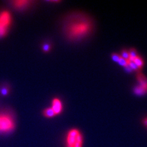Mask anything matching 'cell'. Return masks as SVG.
<instances>
[{
	"mask_svg": "<svg viewBox=\"0 0 147 147\" xmlns=\"http://www.w3.org/2000/svg\"><path fill=\"white\" fill-rule=\"evenodd\" d=\"M43 115L47 118H53L56 116L51 107H49L43 111Z\"/></svg>",
	"mask_w": 147,
	"mask_h": 147,
	"instance_id": "10",
	"label": "cell"
},
{
	"mask_svg": "<svg viewBox=\"0 0 147 147\" xmlns=\"http://www.w3.org/2000/svg\"><path fill=\"white\" fill-rule=\"evenodd\" d=\"M121 57L125 59H126V61H129L130 59V56H129V51L126 50H123L121 53Z\"/></svg>",
	"mask_w": 147,
	"mask_h": 147,
	"instance_id": "12",
	"label": "cell"
},
{
	"mask_svg": "<svg viewBox=\"0 0 147 147\" xmlns=\"http://www.w3.org/2000/svg\"><path fill=\"white\" fill-rule=\"evenodd\" d=\"M133 61L136 64L137 66L138 67L140 70L143 68V67L144 65V60L143 59V58L141 56L138 55L134 59V60Z\"/></svg>",
	"mask_w": 147,
	"mask_h": 147,
	"instance_id": "8",
	"label": "cell"
},
{
	"mask_svg": "<svg viewBox=\"0 0 147 147\" xmlns=\"http://www.w3.org/2000/svg\"><path fill=\"white\" fill-rule=\"evenodd\" d=\"M128 65L131 68L133 71H139L140 69L137 66L136 64L135 63L134 61H128Z\"/></svg>",
	"mask_w": 147,
	"mask_h": 147,
	"instance_id": "13",
	"label": "cell"
},
{
	"mask_svg": "<svg viewBox=\"0 0 147 147\" xmlns=\"http://www.w3.org/2000/svg\"><path fill=\"white\" fill-rule=\"evenodd\" d=\"M134 92L135 94L138 96L143 95L146 94L147 93V92L146 90H144L139 85L135 87V88L134 89Z\"/></svg>",
	"mask_w": 147,
	"mask_h": 147,
	"instance_id": "9",
	"label": "cell"
},
{
	"mask_svg": "<svg viewBox=\"0 0 147 147\" xmlns=\"http://www.w3.org/2000/svg\"><path fill=\"white\" fill-rule=\"evenodd\" d=\"M14 128L15 121L11 115L5 113H0V132H10Z\"/></svg>",
	"mask_w": 147,
	"mask_h": 147,
	"instance_id": "3",
	"label": "cell"
},
{
	"mask_svg": "<svg viewBox=\"0 0 147 147\" xmlns=\"http://www.w3.org/2000/svg\"><path fill=\"white\" fill-rule=\"evenodd\" d=\"M50 45H49V44H45V45L43 46V50H44L45 51H46V52L49 51L50 50Z\"/></svg>",
	"mask_w": 147,
	"mask_h": 147,
	"instance_id": "16",
	"label": "cell"
},
{
	"mask_svg": "<svg viewBox=\"0 0 147 147\" xmlns=\"http://www.w3.org/2000/svg\"><path fill=\"white\" fill-rule=\"evenodd\" d=\"M143 124L144 126H146L147 129V117L143 119Z\"/></svg>",
	"mask_w": 147,
	"mask_h": 147,
	"instance_id": "19",
	"label": "cell"
},
{
	"mask_svg": "<svg viewBox=\"0 0 147 147\" xmlns=\"http://www.w3.org/2000/svg\"><path fill=\"white\" fill-rule=\"evenodd\" d=\"M129 56H130L129 61H133L134 60V59L138 56L136 50L134 48L130 49L129 51Z\"/></svg>",
	"mask_w": 147,
	"mask_h": 147,
	"instance_id": "11",
	"label": "cell"
},
{
	"mask_svg": "<svg viewBox=\"0 0 147 147\" xmlns=\"http://www.w3.org/2000/svg\"><path fill=\"white\" fill-rule=\"evenodd\" d=\"M121 55H118V54H117V53H113V54L112 55V56H111L112 59L114 62H116V63H118V61H119V59L121 58Z\"/></svg>",
	"mask_w": 147,
	"mask_h": 147,
	"instance_id": "15",
	"label": "cell"
},
{
	"mask_svg": "<svg viewBox=\"0 0 147 147\" xmlns=\"http://www.w3.org/2000/svg\"><path fill=\"white\" fill-rule=\"evenodd\" d=\"M28 1H15L13 2V5L17 9H23L29 5Z\"/></svg>",
	"mask_w": 147,
	"mask_h": 147,
	"instance_id": "7",
	"label": "cell"
},
{
	"mask_svg": "<svg viewBox=\"0 0 147 147\" xmlns=\"http://www.w3.org/2000/svg\"><path fill=\"white\" fill-rule=\"evenodd\" d=\"M55 115H59L63 111V104L62 101L58 98L53 99L52 102V106L51 107Z\"/></svg>",
	"mask_w": 147,
	"mask_h": 147,
	"instance_id": "5",
	"label": "cell"
},
{
	"mask_svg": "<svg viewBox=\"0 0 147 147\" xmlns=\"http://www.w3.org/2000/svg\"><path fill=\"white\" fill-rule=\"evenodd\" d=\"M92 19L84 14L71 16L64 27V33L67 38L76 41L88 37L93 31Z\"/></svg>",
	"mask_w": 147,
	"mask_h": 147,
	"instance_id": "1",
	"label": "cell"
},
{
	"mask_svg": "<svg viewBox=\"0 0 147 147\" xmlns=\"http://www.w3.org/2000/svg\"><path fill=\"white\" fill-rule=\"evenodd\" d=\"M11 22V16L9 11H5L0 13V38L6 35Z\"/></svg>",
	"mask_w": 147,
	"mask_h": 147,
	"instance_id": "4",
	"label": "cell"
},
{
	"mask_svg": "<svg viewBox=\"0 0 147 147\" xmlns=\"http://www.w3.org/2000/svg\"><path fill=\"white\" fill-rule=\"evenodd\" d=\"M118 63L120 65L123 67L124 68V67H125L126 66L128 65V61H126V59H124V58H123L121 57V58L119 59Z\"/></svg>",
	"mask_w": 147,
	"mask_h": 147,
	"instance_id": "14",
	"label": "cell"
},
{
	"mask_svg": "<svg viewBox=\"0 0 147 147\" xmlns=\"http://www.w3.org/2000/svg\"><path fill=\"white\" fill-rule=\"evenodd\" d=\"M124 68L125 69V71H126L127 73H130L133 71V70H132L131 68L127 65V66H126L125 67H124Z\"/></svg>",
	"mask_w": 147,
	"mask_h": 147,
	"instance_id": "17",
	"label": "cell"
},
{
	"mask_svg": "<svg viewBox=\"0 0 147 147\" xmlns=\"http://www.w3.org/2000/svg\"><path fill=\"white\" fill-rule=\"evenodd\" d=\"M8 92V90L7 88H3L1 90V93L4 95L7 94Z\"/></svg>",
	"mask_w": 147,
	"mask_h": 147,
	"instance_id": "18",
	"label": "cell"
},
{
	"mask_svg": "<svg viewBox=\"0 0 147 147\" xmlns=\"http://www.w3.org/2000/svg\"><path fill=\"white\" fill-rule=\"evenodd\" d=\"M137 80L140 86L147 92V78L143 74L141 73H138L137 75Z\"/></svg>",
	"mask_w": 147,
	"mask_h": 147,
	"instance_id": "6",
	"label": "cell"
},
{
	"mask_svg": "<svg viewBox=\"0 0 147 147\" xmlns=\"http://www.w3.org/2000/svg\"><path fill=\"white\" fill-rule=\"evenodd\" d=\"M84 137L81 132L77 129L70 130L65 138L66 147H82Z\"/></svg>",
	"mask_w": 147,
	"mask_h": 147,
	"instance_id": "2",
	"label": "cell"
}]
</instances>
